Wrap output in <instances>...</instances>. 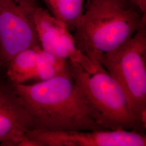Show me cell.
Masks as SVG:
<instances>
[{"label":"cell","mask_w":146,"mask_h":146,"mask_svg":"<svg viewBox=\"0 0 146 146\" xmlns=\"http://www.w3.org/2000/svg\"><path fill=\"white\" fill-rule=\"evenodd\" d=\"M11 87L29 119L30 130L108 131L98 123L75 84L69 61L52 78Z\"/></svg>","instance_id":"1"},{"label":"cell","mask_w":146,"mask_h":146,"mask_svg":"<svg viewBox=\"0 0 146 146\" xmlns=\"http://www.w3.org/2000/svg\"><path fill=\"white\" fill-rule=\"evenodd\" d=\"M73 35L76 46L93 64L119 47L138 30L146 17L136 7L123 8L108 2L87 1Z\"/></svg>","instance_id":"2"},{"label":"cell","mask_w":146,"mask_h":146,"mask_svg":"<svg viewBox=\"0 0 146 146\" xmlns=\"http://www.w3.org/2000/svg\"><path fill=\"white\" fill-rule=\"evenodd\" d=\"M69 64L75 84L100 125L108 131H145L125 92L102 65L89 73L76 63Z\"/></svg>","instance_id":"3"},{"label":"cell","mask_w":146,"mask_h":146,"mask_svg":"<svg viewBox=\"0 0 146 146\" xmlns=\"http://www.w3.org/2000/svg\"><path fill=\"white\" fill-rule=\"evenodd\" d=\"M99 63L125 92L137 120L146 128V17L135 33Z\"/></svg>","instance_id":"4"},{"label":"cell","mask_w":146,"mask_h":146,"mask_svg":"<svg viewBox=\"0 0 146 146\" xmlns=\"http://www.w3.org/2000/svg\"><path fill=\"white\" fill-rule=\"evenodd\" d=\"M37 0H0V64L40 45L34 22Z\"/></svg>","instance_id":"5"},{"label":"cell","mask_w":146,"mask_h":146,"mask_svg":"<svg viewBox=\"0 0 146 146\" xmlns=\"http://www.w3.org/2000/svg\"><path fill=\"white\" fill-rule=\"evenodd\" d=\"M26 135L38 146H146L143 132L115 131L30 130Z\"/></svg>","instance_id":"6"},{"label":"cell","mask_w":146,"mask_h":146,"mask_svg":"<svg viewBox=\"0 0 146 146\" xmlns=\"http://www.w3.org/2000/svg\"><path fill=\"white\" fill-rule=\"evenodd\" d=\"M30 128L29 119L12 87L0 84L1 146H17Z\"/></svg>","instance_id":"7"},{"label":"cell","mask_w":146,"mask_h":146,"mask_svg":"<svg viewBox=\"0 0 146 146\" xmlns=\"http://www.w3.org/2000/svg\"><path fill=\"white\" fill-rule=\"evenodd\" d=\"M34 22L42 49L57 57L69 60L62 35L64 24L56 20L47 9L39 6L35 12Z\"/></svg>","instance_id":"8"},{"label":"cell","mask_w":146,"mask_h":146,"mask_svg":"<svg viewBox=\"0 0 146 146\" xmlns=\"http://www.w3.org/2000/svg\"><path fill=\"white\" fill-rule=\"evenodd\" d=\"M40 47L38 45L22 50L7 64V76L12 84L35 79L37 53Z\"/></svg>","instance_id":"9"},{"label":"cell","mask_w":146,"mask_h":146,"mask_svg":"<svg viewBox=\"0 0 146 146\" xmlns=\"http://www.w3.org/2000/svg\"><path fill=\"white\" fill-rule=\"evenodd\" d=\"M48 11L69 31H73L84 14V0H42Z\"/></svg>","instance_id":"10"},{"label":"cell","mask_w":146,"mask_h":146,"mask_svg":"<svg viewBox=\"0 0 146 146\" xmlns=\"http://www.w3.org/2000/svg\"><path fill=\"white\" fill-rule=\"evenodd\" d=\"M69 60L58 58L39 47L36 56L35 79L44 81L60 73L66 67Z\"/></svg>","instance_id":"11"},{"label":"cell","mask_w":146,"mask_h":146,"mask_svg":"<svg viewBox=\"0 0 146 146\" xmlns=\"http://www.w3.org/2000/svg\"><path fill=\"white\" fill-rule=\"evenodd\" d=\"M93 2H108L114 5H117L123 8L136 7L133 5L132 0H89Z\"/></svg>","instance_id":"12"},{"label":"cell","mask_w":146,"mask_h":146,"mask_svg":"<svg viewBox=\"0 0 146 146\" xmlns=\"http://www.w3.org/2000/svg\"><path fill=\"white\" fill-rule=\"evenodd\" d=\"M132 3L142 14L146 13V0H132Z\"/></svg>","instance_id":"13"}]
</instances>
